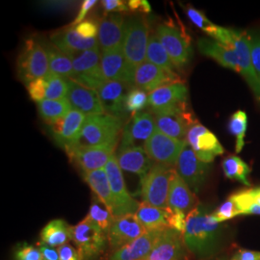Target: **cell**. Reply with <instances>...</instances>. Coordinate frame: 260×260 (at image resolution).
I'll list each match as a JSON object with an SVG mask.
<instances>
[{"instance_id": "cell-1", "label": "cell", "mask_w": 260, "mask_h": 260, "mask_svg": "<svg viewBox=\"0 0 260 260\" xmlns=\"http://www.w3.org/2000/svg\"><path fill=\"white\" fill-rule=\"evenodd\" d=\"M222 224L214 218L213 212L199 205L187 215L182 233L186 248L199 258H207L217 251L221 243Z\"/></svg>"}, {"instance_id": "cell-2", "label": "cell", "mask_w": 260, "mask_h": 260, "mask_svg": "<svg viewBox=\"0 0 260 260\" xmlns=\"http://www.w3.org/2000/svg\"><path fill=\"white\" fill-rule=\"evenodd\" d=\"M122 119L107 114L87 116L77 139L65 150L119 144L123 129Z\"/></svg>"}, {"instance_id": "cell-3", "label": "cell", "mask_w": 260, "mask_h": 260, "mask_svg": "<svg viewBox=\"0 0 260 260\" xmlns=\"http://www.w3.org/2000/svg\"><path fill=\"white\" fill-rule=\"evenodd\" d=\"M149 39V24L142 15L130 16L125 19L122 39V51L130 73L135 72L146 61Z\"/></svg>"}, {"instance_id": "cell-4", "label": "cell", "mask_w": 260, "mask_h": 260, "mask_svg": "<svg viewBox=\"0 0 260 260\" xmlns=\"http://www.w3.org/2000/svg\"><path fill=\"white\" fill-rule=\"evenodd\" d=\"M156 128L175 139L186 141L187 133L198 121L189 111L187 103L153 109Z\"/></svg>"}, {"instance_id": "cell-5", "label": "cell", "mask_w": 260, "mask_h": 260, "mask_svg": "<svg viewBox=\"0 0 260 260\" xmlns=\"http://www.w3.org/2000/svg\"><path fill=\"white\" fill-rule=\"evenodd\" d=\"M176 169L154 164L149 173L141 179L140 192L144 203L167 208L170 185Z\"/></svg>"}, {"instance_id": "cell-6", "label": "cell", "mask_w": 260, "mask_h": 260, "mask_svg": "<svg viewBox=\"0 0 260 260\" xmlns=\"http://www.w3.org/2000/svg\"><path fill=\"white\" fill-rule=\"evenodd\" d=\"M18 72L20 79L27 84L49 75L48 58L43 44L34 39L25 41L18 59Z\"/></svg>"}, {"instance_id": "cell-7", "label": "cell", "mask_w": 260, "mask_h": 260, "mask_svg": "<svg viewBox=\"0 0 260 260\" xmlns=\"http://www.w3.org/2000/svg\"><path fill=\"white\" fill-rule=\"evenodd\" d=\"M80 260H93L103 253L108 244L107 234L88 217L73 226V238Z\"/></svg>"}, {"instance_id": "cell-8", "label": "cell", "mask_w": 260, "mask_h": 260, "mask_svg": "<svg viewBox=\"0 0 260 260\" xmlns=\"http://www.w3.org/2000/svg\"><path fill=\"white\" fill-rule=\"evenodd\" d=\"M74 76L71 80L98 91L107 80L102 71V52L99 47L86 50L72 57Z\"/></svg>"}, {"instance_id": "cell-9", "label": "cell", "mask_w": 260, "mask_h": 260, "mask_svg": "<svg viewBox=\"0 0 260 260\" xmlns=\"http://www.w3.org/2000/svg\"><path fill=\"white\" fill-rule=\"evenodd\" d=\"M105 171L109 179L113 196V213L115 217H121L127 214H136L140 204L132 198L126 189L122 171L119 166L117 154L114 153L105 166Z\"/></svg>"}, {"instance_id": "cell-10", "label": "cell", "mask_w": 260, "mask_h": 260, "mask_svg": "<svg viewBox=\"0 0 260 260\" xmlns=\"http://www.w3.org/2000/svg\"><path fill=\"white\" fill-rule=\"evenodd\" d=\"M187 146V141L172 138L156 128L144 149L154 164L173 168L176 167L178 158Z\"/></svg>"}, {"instance_id": "cell-11", "label": "cell", "mask_w": 260, "mask_h": 260, "mask_svg": "<svg viewBox=\"0 0 260 260\" xmlns=\"http://www.w3.org/2000/svg\"><path fill=\"white\" fill-rule=\"evenodd\" d=\"M155 130L156 124L152 113H137L124 124L119 149L145 148L147 141Z\"/></svg>"}, {"instance_id": "cell-12", "label": "cell", "mask_w": 260, "mask_h": 260, "mask_svg": "<svg viewBox=\"0 0 260 260\" xmlns=\"http://www.w3.org/2000/svg\"><path fill=\"white\" fill-rule=\"evenodd\" d=\"M210 171V165L201 161L191 147L182 150L176 165V172L197 194L205 185Z\"/></svg>"}, {"instance_id": "cell-13", "label": "cell", "mask_w": 260, "mask_h": 260, "mask_svg": "<svg viewBox=\"0 0 260 260\" xmlns=\"http://www.w3.org/2000/svg\"><path fill=\"white\" fill-rule=\"evenodd\" d=\"M155 36L177 69L187 65L191 53L190 44L178 28L167 23L160 24L155 30Z\"/></svg>"}, {"instance_id": "cell-14", "label": "cell", "mask_w": 260, "mask_h": 260, "mask_svg": "<svg viewBox=\"0 0 260 260\" xmlns=\"http://www.w3.org/2000/svg\"><path fill=\"white\" fill-rule=\"evenodd\" d=\"M147 232L144 225L140 223L136 214L115 217L107 233L108 245L114 252L136 240Z\"/></svg>"}, {"instance_id": "cell-15", "label": "cell", "mask_w": 260, "mask_h": 260, "mask_svg": "<svg viewBox=\"0 0 260 260\" xmlns=\"http://www.w3.org/2000/svg\"><path fill=\"white\" fill-rule=\"evenodd\" d=\"M230 48L233 49L237 56L240 74L260 101V79L251 62V47L248 34L233 28Z\"/></svg>"}, {"instance_id": "cell-16", "label": "cell", "mask_w": 260, "mask_h": 260, "mask_svg": "<svg viewBox=\"0 0 260 260\" xmlns=\"http://www.w3.org/2000/svg\"><path fill=\"white\" fill-rule=\"evenodd\" d=\"M186 141L195 151L198 158L207 164L211 163L217 155H221L224 152L223 146L217 137L199 122L190 127Z\"/></svg>"}, {"instance_id": "cell-17", "label": "cell", "mask_w": 260, "mask_h": 260, "mask_svg": "<svg viewBox=\"0 0 260 260\" xmlns=\"http://www.w3.org/2000/svg\"><path fill=\"white\" fill-rule=\"evenodd\" d=\"M118 144L91 148H79L66 150L68 156L83 174L104 169L109 159L115 153Z\"/></svg>"}, {"instance_id": "cell-18", "label": "cell", "mask_w": 260, "mask_h": 260, "mask_svg": "<svg viewBox=\"0 0 260 260\" xmlns=\"http://www.w3.org/2000/svg\"><path fill=\"white\" fill-rule=\"evenodd\" d=\"M176 73L165 71L157 66L145 61L137 68L134 77V87L145 93H152L159 88L172 84L181 83Z\"/></svg>"}, {"instance_id": "cell-19", "label": "cell", "mask_w": 260, "mask_h": 260, "mask_svg": "<svg viewBox=\"0 0 260 260\" xmlns=\"http://www.w3.org/2000/svg\"><path fill=\"white\" fill-rule=\"evenodd\" d=\"M185 243L182 233L174 229H165L145 260H184Z\"/></svg>"}, {"instance_id": "cell-20", "label": "cell", "mask_w": 260, "mask_h": 260, "mask_svg": "<svg viewBox=\"0 0 260 260\" xmlns=\"http://www.w3.org/2000/svg\"><path fill=\"white\" fill-rule=\"evenodd\" d=\"M125 19L121 13H107L99 21L98 42L102 53L122 44Z\"/></svg>"}, {"instance_id": "cell-21", "label": "cell", "mask_w": 260, "mask_h": 260, "mask_svg": "<svg viewBox=\"0 0 260 260\" xmlns=\"http://www.w3.org/2000/svg\"><path fill=\"white\" fill-rule=\"evenodd\" d=\"M102 71L107 81H121L129 88L134 87V75L130 73L122 51V44L102 53Z\"/></svg>"}, {"instance_id": "cell-22", "label": "cell", "mask_w": 260, "mask_h": 260, "mask_svg": "<svg viewBox=\"0 0 260 260\" xmlns=\"http://www.w3.org/2000/svg\"><path fill=\"white\" fill-rule=\"evenodd\" d=\"M66 99L73 109L81 112L86 116L105 114L98 92L76 83L74 80H69Z\"/></svg>"}, {"instance_id": "cell-23", "label": "cell", "mask_w": 260, "mask_h": 260, "mask_svg": "<svg viewBox=\"0 0 260 260\" xmlns=\"http://www.w3.org/2000/svg\"><path fill=\"white\" fill-rule=\"evenodd\" d=\"M86 117L83 113L72 109L63 119L50 125L52 136L61 148L67 149L77 139Z\"/></svg>"}, {"instance_id": "cell-24", "label": "cell", "mask_w": 260, "mask_h": 260, "mask_svg": "<svg viewBox=\"0 0 260 260\" xmlns=\"http://www.w3.org/2000/svg\"><path fill=\"white\" fill-rule=\"evenodd\" d=\"M51 43L60 50L71 57L80 52L99 47L98 38L85 39L81 37L75 27L69 26L58 30L50 35Z\"/></svg>"}, {"instance_id": "cell-25", "label": "cell", "mask_w": 260, "mask_h": 260, "mask_svg": "<svg viewBox=\"0 0 260 260\" xmlns=\"http://www.w3.org/2000/svg\"><path fill=\"white\" fill-rule=\"evenodd\" d=\"M128 88L121 81H106L96 91L105 114L121 119L125 113L124 102Z\"/></svg>"}, {"instance_id": "cell-26", "label": "cell", "mask_w": 260, "mask_h": 260, "mask_svg": "<svg viewBox=\"0 0 260 260\" xmlns=\"http://www.w3.org/2000/svg\"><path fill=\"white\" fill-rule=\"evenodd\" d=\"M198 206L196 194L175 171L170 185L168 208L188 215Z\"/></svg>"}, {"instance_id": "cell-27", "label": "cell", "mask_w": 260, "mask_h": 260, "mask_svg": "<svg viewBox=\"0 0 260 260\" xmlns=\"http://www.w3.org/2000/svg\"><path fill=\"white\" fill-rule=\"evenodd\" d=\"M165 230V229H164ZM164 230L149 231L136 240L112 252L108 260H145Z\"/></svg>"}, {"instance_id": "cell-28", "label": "cell", "mask_w": 260, "mask_h": 260, "mask_svg": "<svg viewBox=\"0 0 260 260\" xmlns=\"http://www.w3.org/2000/svg\"><path fill=\"white\" fill-rule=\"evenodd\" d=\"M117 159L121 171L145 177L154 165L144 148H130L119 149Z\"/></svg>"}, {"instance_id": "cell-29", "label": "cell", "mask_w": 260, "mask_h": 260, "mask_svg": "<svg viewBox=\"0 0 260 260\" xmlns=\"http://www.w3.org/2000/svg\"><path fill=\"white\" fill-rule=\"evenodd\" d=\"M198 47L202 54L213 59L224 68L240 73L237 56L232 48L223 46L215 40L205 38L199 40Z\"/></svg>"}, {"instance_id": "cell-30", "label": "cell", "mask_w": 260, "mask_h": 260, "mask_svg": "<svg viewBox=\"0 0 260 260\" xmlns=\"http://www.w3.org/2000/svg\"><path fill=\"white\" fill-rule=\"evenodd\" d=\"M187 99L188 89L184 84H172L149 93L148 104L153 110L187 103Z\"/></svg>"}, {"instance_id": "cell-31", "label": "cell", "mask_w": 260, "mask_h": 260, "mask_svg": "<svg viewBox=\"0 0 260 260\" xmlns=\"http://www.w3.org/2000/svg\"><path fill=\"white\" fill-rule=\"evenodd\" d=\"M136 216L148 232L170 228V209L168 207L159 208L143 202L140 204Z\"/></svg>"}, {"instance_id": "cell-32", "label": "cell", "mask_w": 260, "mask_h": 260, "mask_svg": "<svg viewBox=\"0 0 260 260\" xmlns=\"http://www.w3.org/2000/svg\"><path fill=\"white\" fill-rule=\"evenodd\" d=\"M73 238V226L64 220H52L42 230L41 241L50 248H59Z\"/></svg>"}, {"instance_id": "cell-33", "label": "cell", "mask_w": 260, "mask_h": 260, "mask_svg": "<svg viewBox=\"0 0 260 260\" xmlns=\"http://www.w3.org/2000/svg\"><path fill=\"white\" fill-rule=\"evenodd\" d=\"M47 51L49 74L72 79L74 76V66L71 56L66 54L52 43H43Z\"/></svg>"}, {"instance_id": "cell-34", "label": "cell", "mask_w": 260, "mask_h": 260, "mask_svg": "<svg viewBox=\"0 0 260 260\" xmlns=\"http://www.w3.org/2000/svg\"><path fill=\"white\" fill-rule=\"evenodd\" d=\"M84 180L90 186L94 196H96L104 205H107L112 211L114 207L111 187L105 169L96 170L83 174Z\"/></svg>"}, {"instance_id": "cell-35", "label": "cell", "mask_w": 260, "mask_h": 260, "mask_svg": "<svg viewBox=\"0 0 260 260\" xmlns=\"http://www.w3.org/2000/svg\"><path fill=\"white\" fill-rule=\"evenodd\" d=\"M37 104L41 118L48 125H52L56 121L63 119L73 109L67 99L57 101L44 100Z\"/></svg>"}, {"instance_id": "cell-36", "label": "cell", "mask_w": 260, "mask_h": 260, "mask_svg": "<svg viewBox=\"0 0 260 260\" xmlns=\"http://www.w3.org/2000/svg\"><path fill=\"white\" fill-rule=\"evenodd\" d=\"M231 197L240 215H260V187L241 190Z\"/></svg>"}, {"instance_id": "cell-37", "label": "cell", "mask_w": 260, "mask_h": 260, "mask_svg": "<svg viewBox=\"0 0 260 260\" xmlns=\"http://www.w3.org/2000/svg\"><path fill=\"white\" fill-rule=\"evenodd\" d=\"M222 167L223 174L228 178L236 180L244 185H251L249 181V175L251 172V168L241 158L236 155H230L223 159Z\"/></svg>"}, {"instance_id": "cell-38", "label": "cell", "mask_w": 260, "mask_h": 260, "mask_svg": "<svg viewBox=\"0 0 260 260\" xmlns=\"http://www.w3.org/2000/svg\"><path fill=\"white\" fill-rule=\"evenodd\" d=\"M146 61L168 72L176 73V66L174 65L170 56L168 55L167 51L155 35L149 36Z\"/></svg>"}, {"instance_id": "cell-39", "label": "cell", "mask_w": 260, "mask_h": 260, "mask_svg": "<svg viewBox=\"0 0 260 260\" xmlns=\"http://www.w3.org/2000/svg\"><path fill=\"white\" fill-rule=\"evenodd\" d=\"M87 217L106 234L108 233L115 219L111 209L107 205H104L96 196H93L92 199L90 210Z\"/></svg>"}, {"instance_id": "cell-40", "label": "cell", "mask_w": 260, "mask_h": 260, "mask_svg": "<svg viewBox=\"0 0 260 260\" xmlns=\"http://www.w3.org/2000/svg\"><path fill=\"white\" fill-rule=\"evenodd\" d=\"M248 126V117L247 114L242 110L233 113L229 122V130L231 134L236 139L235 150L236 152H240L245 145V136Z\"/></svg>"}, {"instance_id": "cell-41", "label": "cell", "mask_w": 260, "mask_h": 260, "mask_svg": "<svg viewBox=\"0 0 260 260\" xmlns=\"http://www.w3.org/2000/svg\"><path fill=\"white\" fill-rule=\"evenodd\" d=\"M47 83V92H46V100H63L66 99L68 89H69V80L63 76L59 75H49L45 77Z\"/></svg>"}, {"instance_id": "cell-42", "label": "cell", "mask_w": 260, "mask_h": 260, "mask_svg": "<svg viewBox=\"0 0 260 260\" xmlns=\"http://www.w3.org/2000/svg\"><path fill=\"white\" fill-rule=\"evenodd\" d=\"M149 102V95L144 91L139 89H132L126 94L124 102V109L126 113H129L132 116L142 111Z\"/></svg>"}, {"instance_id": "cell-43", "label": "cell", "mask_w": 260, "mask_h": 260, "mask_svg": "<svg viewBox=\"0 0 260 260\" xmlns=\"http://www.w3.org/2000/svg\"><path fill=\"white\" fill-rule=\"evenodd\" d=\"M185 13L187 17L195 24L197 27L202 29L208 36L212 37L218 25L211 22L202 11L188 5V6H186Z\"/></svg>"}, {"instance_id": "cell-44", "label": "cell", "mask_w": 260, "mask_h": 260, "mask_svg": "<svg viewBox=\"0 0 260 260\" xmlns=\"http://www.w3.org/2000/svg\"><path fill=\"white\" fill-rule=\"evenodd\" d=\"M238 207L233 201V198L230 197L223 204L220 205L215 211H213L214 218L218 223H223L225 221L232 220L236 216H239Z\"/></svg>"}, {"instance_id": "cell-45", "label": "cell", "mask_w": 260, "mask_h": 260, "mask_svg": "<svg viewBox=\"0 0 260 260\" xmlns=\"http://www.w3.org/2000/svg\"><path fill=\"white\" fill-rule=\"evenodd\" d=\"M251 47V62L256 75L260 79V30H253L248 33Z\"/></svg>"}, {"instance_id": "cell-46", "label": "cell", "mask_w": 260, "mask_h": 260, "mask_svg": "<svg viewBox=\"0 0 260 260\" xmlns=\"http://www.w3.org/2000/svg\"><path fill=\"white\" fill-rule=\"evenodd\" d=\"M27 91L32 101L40 103L46 100L47 83L45 78H40L27 84Z\"/></svg>"}, {"instance_id": "cell-47", "label": "cell", "mask_w": 260, "mask_h": 260, "mask_svg": "<svg viewBox=\"0 0 260 260\" xmlns=\"http://www.w3.org/2000/svg\"><path fill=\"white\" fill-rule=\"evenodd\" d=\"M17 260H43L40 248L28 244H21L16 251Z\"/></svg>"}, {"instance_id": "cell-48", "label": "cell", "mask_w": 260, "mask_h": 260, "mask_svg": "<svg viewBox=\"0 0 260 260\" xmlns=\"http://www.w3.org/2000/svg\"><path fill=\"white\" fill-rule=\"evenodd\" d=\"M75 31L85 39H94L99 34V23L92 19H85L75 27Z\"/></svg>"}, {"instance_id": "cell-49", "label": "cell", "mask_w": 260, "mask_h": 260, "mask_svg": "<svg viewBox=\"0 0 260 260\" xmlns=\"http://www.w3.org/2000/svg\"><path fill=\"white\" fill-rule=\"evenodd\" d=\"M103 9L107 13H122L127 12L128 6L121 0H103L102 1Z\"/></svg>"}, {"instance_id": "cell-50", "label": "cell", "mask_w": 260, "mask_h": 260, "mask_svg": "<svg viewBox=\"0 0 260 260\" xmlns=\"http://www.w3.org/2000/svg\"><path fill=\"white\" fill-rule=\"evenodd\" d=\"M60 260H80V255L77 249L70 244H65L57 249Z\"/></svg>"}, {"instance_id": "cell-51", "label": "cell", "mask_w": 260, "mask_h": 260, "mask_svg": "<svg viewBox=\"0 0 260 260\" xmlns=\"http://www.w3.org/2000/svg\"><path fill=\"white\" fill-rule=\"evenodd\" d=\"M95 4H96V1H95V0H85V1H83L82 4H81V8H80L79 12H78L77 17H76L75 20L72 22L71 26H72V27H75V26H77L79 23H81L84 20L85 16L87 15V13H88L90 10L92 9Z\"/></svg>"}, {"instance_id": "cell-52", "label": "cell", "mask_w": 260, "mask_h": 260, "mask_svg": "<svg viewBox=\"0 0 260 260\" xmlns=\"http://www.w3.org/2000/svg\"><path fill=\"white\" fill-rule=\"evenodd\" d=\"M128 9L131 11H138L140 13L149 14L151 11V7L148 1L146 0H129L127 2Z\"/></svg>"}, {"instance_id": "cell-53", "label": "cell", "mask_w": 260, "mask_h": 260, "mask_svg": "<svg viewBox=\"0 0 260 260\" xmlns=\"http://www.w3.org/2000/svg\"><path fill=\"white\" fill-rule=\"evenodd\" d=\"M231 260H260V251L241 250L237 251Z\"/></svg>"}, {"instance_id": "cell-54", "label": "cell", "mask_w": 260, "mask_h": 260, "mask_svg": "<svg viewBox=\"0 0 260 260\" xmlns=\"http://www.w3.org/2000/svg\"><path fill=\"white\" fill-rule=\"evenodd\" d=\"M40 250L42 252V258L43 260H60L58 251L53 248H50L46 245H41Z\"/></svg>"}]
</instances>
